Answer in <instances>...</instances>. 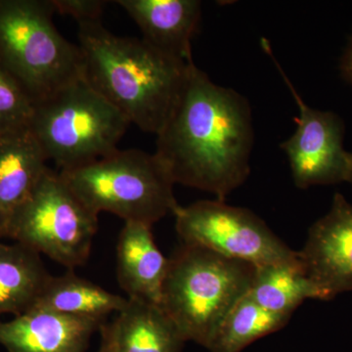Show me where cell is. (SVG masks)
Returning a JSON list of instances; mask_svg holds the SVG:
<instances>
[{
	"mask_svg": "<svg viewBox=\"0 0 352 352\" xmlns=\"http://www.w3.org/2000/svg\"><path fill=\"white\" fill-rule=\"evenodd\" d=\"M254 139L247 99L215 85L192 64L175 108L157 134L154 154L175 184L224 201L249 177Z\"/></svg>",
	"mask_w": 352,
	"mask_h": 352,
	"instance_id": "cell-1",
	"label": "cell"
},
{
	"mask_svg": "<svg viewBox=\"0 0 352 352\" xmlns=\"http://www.w3.org/2000/svg\"><path fill=\"white\" fill-rule=\"evenodd\" d=\"M83 78L138 129L161 131L182 92L190 65L142 38H124L102 22L78 25Z\"/></svg>",
	"mask_w": 352,
	"mask_h": 352,
	"instance_id": "cell-2",
	"label": "cell"
},
{
	"mask_svg": "<svg viewBox=\"0 0 352 352\" xmlns=\"http://www.w3.org/2000/svg\"><path fill=\"white\" fill-rule=\"evenodd\" d=\"M256 266L184 245L170 258L163 308L185 342L207 349L231 308L249 293Z\"/></svg>",
	"mask_w": 352,
	"mask_h": 352,
	"instance_id": "cell-3",
	"label": "cell"
},
{
	"mask_svg": "<svg viewBox=\"0 0 352 352\" xmlns=\"http://www.w3.org/2000/svg\"><path fill=\"white\" fill-rule=\"evenodd\" d=\"M129 124L82 75L34 103L30 131L62 171L112 154Z\"/></svg>",
	"mask_w": 352,
	"mask_h": 352,
	"instance_id": "cell-4",
	"label": "cell"
},
{
	"mask_svg": "<svg viewBox=\"0 0 352 352\" xmlns=\"http://www.w3.org/2000/svg\"><path fill=\"white\" fill-rule=\"evenodd\" d=\"M60 175L96 214L111 212L124 222L152 226L179 208L170 173L156 155L142 150L118 149Z\"/></svg>",
	"mask_w": 352,
	"mask_h": 352,
	"instance_id": "cell-5",
	"label": "cell"
},
{
	"mask_svg": "<svg viewBox=\"0 0 352 352\" xmlns=\"http://www.w3.org/2000/svg\"><path fill=\"white\" fill-rule=\"evenodd\" d=\"M51 0H0V62L34 103L82 76L80 47L58 32Z\"/></svg>",
	"mask_w": 352,
	"mask_h": 352,
	"instance_id": "cell-6",
	"label": "cell"
},
{
	"mask_svg": "<svg viewBox=\"0 0 352 352\" xmlns=\"http://www.w3.org/2000/svg\"><path fill=\"white\" fill-rule=\"evenodd\" d=\"M98 214L82 203L60 173L48 168L14 217L7 237L73 270L87 263Z\"/></svg>",
	"mask_w": 352,
	"mask_h": 352,
	"instance_id": "cell-7",
	"label": "cell"
},
{
	"mask_svg": "<svg viewBox=\"0 0 352 352\" xmlns=\"http://www.w3.org/2000/svg\"><path fill=\"white\" fill-rule=\"evenodd\" d=\"M183 244L198 245L226 258L251 263H296L298 252L285 244L263 219L224 201H200L173 214Z\"/></svg>",
	"mask_w": 352,
	"mask_h": 352,
	"instance_id": "cell-8",
	"label": "cell"
},
{
	"mask_svg": "<svg viewBox=\"0 0 352 352\" xmlns=\"http://www.w3.org/2000/svg\"><path fill=\"white\" fill-rule=\"evenodd\" d=\"M263 46L276 64L300 113L296 119L295 133L281 144L296 186L307 189L346 182L351 153L344 148V120L337 113L309 107L277 63L265 39Z\"/></svg>",
	"mask_w": 352,
	"mask_h": 352,
	"instance_id": "cell-9",
	"label": "cell"
},
{
	"mask_svg": "<svg viewBox=\"0 0 352 352\" xmlns=\"http://www.w3.org/2000/svg\"><path fill=\"white\" fill-rule=\"evenodd\" d=\"M298 259L325 300L352 291V205L344 196L336 194L330 210L310 227Z\"/></svg>",
	"mask_w": 352,
	"mask_h": 352,
	"instance_id": "cell-10",
	"label": "cell"
},
{
	"mask_svg": "<svg viewBox=\"0 0 352 352\" xmlns=\"http://www.w3.org/2000/svg\"><path fill=\"white\" fill-rule=\"evenodd\" d=\"M105 323L36 307L0 321V344L8 352H85Z\"/></svg>",
	"mask_w": 352,
	"mask_h": 352,
	"instance_id": "cell-11",
	"label": "cell"
},
{
	"mask_svg": "<svg viewBox=\"0 0 352 352\" xmlns=\"http://www.w3.org/2000/svg\"><path fill=\"white\" fill-rule=\"evenodd\" d=\"M142 32L143 41L166 56L194 63L192 38L201 15L198 0H118Z\"/></svg>",
	"mask_w": 352,
	"mask_h": 352,
	"instance_id": "cell-12",
	"label": "cell"
},
{
	"mask_svg": "<svg viewBox=\"0 0 352 352\" xmlns=\"http://www.w3.org/2000/svg\"><path fill=\"white\" fill-rule=\"evenodd\" d=\"M47 157L30 129L0 138V237L48 170Z\"/></svg>",
	"mask_w": 352,
	"mask_h": 352,
	"instance_id": "cell-13",
	"label": "cell"
},
{
	"mask_svg": "<svg viewBox=\"0 0 352 352\" xmlns=\"http://www.w3.org/2000/svg\"><path fill=\"white\" fill-rule=\"evenodd\" d=\"M170 258L153 237L152 226L124 222L117 245V275L126 298L160 305Z\"/></svg>",
	"mask_w": 352,
	"mask_h": 352,
	"instance_id": "cell-14",
	"label": "cell"
},
{
	"mask_svg": "<svg viewBox=\"0 0 352 352\" xmlns=\"http://www.w3.org/2000/svg\"><path fill=\"white\" fill-rule=\"evenodd\" d=\"M129 298L109 324L113 352H182L185 340L156 303Z\"/></svg>",
	"mask_w": 352,
	"mask_h": 352,
	"instance_id": "cell-15",
	"label": "cell"
},
{
	"mask_svg": "<svg viewBox=\"0 0 352 352\" xmlns=\"http://www.w3.org/2000/svg\"><path fill=\"white\" fill-rule=\"evenodd\" d=\"M50 278L38 252L0 243V315L18 316L36 307Z\"/></svg>",
	"mask_w": 352,
	"mask_h": 352,
	"instance_id": "cell-16",
	"label": "cell"
},
{
	"mask_svg": "<svg viewBox=\"0 0 352 352\" xmlns=\"http://www.w3.org/2000/svg\"><path fill=\"white\" fill-rule=\"evenodd\" d=\"M127 300L69 270L62 276H51L36 307L105 322L109 315L119 314Z\"/></svg>",
	"mask_w": 352,
	"mask_h": 352,
	"instance_id": "cell-17",
	"label": "cell"
},
{
	"mask_svg": "<svg viewBox=\"0 0 352 352\" xmlns=\"http://www.w3.org/2000/svg\"><path fill=\"white\" fill-rule=\"evenodd\" d=\"M249 295L263 309L286 316H292L305 300H325L300 261L256 266Z\"/></svg>",
	"mask_w": 352,
	"mask_h": 352,
	"instance_id": "cell-18",
	"label": "cell"
},
{
	"mask_svg": "<svg viewBox=\"0 0 352 352\" xmlns=\"http://www.w3.org/2000/svg\"><path fill=\"white\" fill-rule=\"evenodd\" d=\"M291 317L263 309L248 293L224 317L207 349L210 352L243 351L256 340L283 329Z\"/></svg>",
	"mask_w": 352,
	"mask_h": 352,
	"instance_id": "cell-19",
	"label": "cell"
},
{
	"mask_svg": "<svg viewBox=\"0 0 352 352\" xmlns=\"http://www.w3.org/2000/svg\"><path fill=\"white\" fill-rule=\"evenodd\" d=\"M34 101L0 62V138L30 129Z\"/></svg>",
	"mask_w": 352,
	"mask_h": 352,
	"instance_id": "cell-20",
	"label": "cell"
},
{
	"mask_svg": "<svg viewBox=\"0 0 352 352\" xmlns=\"http://www.w3.org/2000/svg\"><path fill=\"white\" fill-rule=\"evenodd\" d=\"M55 13L71 16L78 25L96 24L102 22L101 17L108 1L104 0H51Z\"/></svg>",
	"mask_w": 352,
	"mask_h": 352,
	"instance_id": "cell-21",
	"label": "cell"
},
{
	"mask_svg": "<svg viewBox=\"0 0 352 352\" xmlns=\"http://www.w3.org/2000/svg\"><path fill=\"white\" fill-rule=\"evenodd\" d=\"M340 73L342 78L352 85V36L340 57Z\"/></svg>",
	"mask_w": 352,
	"mask_h": 352,
	"instance_id": "cell-22",
	"label": "cell"
},
{
	"mask_svg": "<svg viewBox=\"0 0 352 352\" xmlns=\"http://www.w3.org/2000/svg\"><path fill=\"white\" fill-rule=\"evenodd\" d=\"M101 344L98 352H113L112 339H111L110 329L109 324L105 323L100 329Z\"/></svg>",
	"mask_w": 352,
	"mask_h": 352,
	"instance_id": "cell-23",
	"label": "cell"
},
{
	"mask_svg": "<svg viewBox=\"0 0 352 352\" xmlns=\"http://www.w3.org/2000/svg\"><path fill=\"white\" fill-rule=\"evenodd\" d=\"M349 183H351L352 185V153H351V166H349V176H347V182Z\"/></svg>",
	"mask_w": 352,
	"mask_h": 352,
	"instance_id": "cell-24",
	"label": "cell"
}]
</instances>
